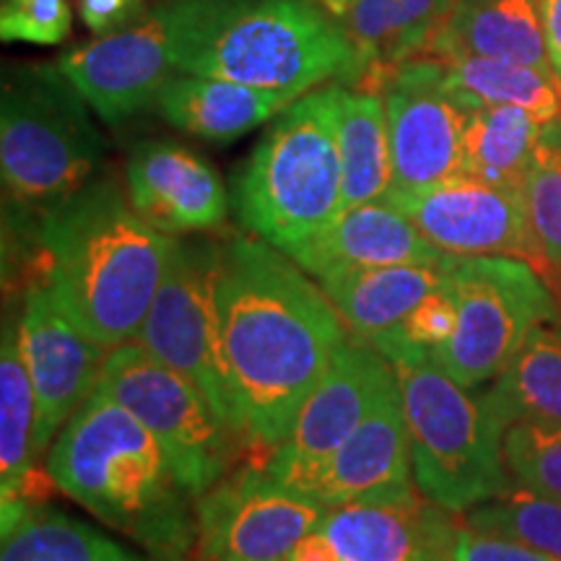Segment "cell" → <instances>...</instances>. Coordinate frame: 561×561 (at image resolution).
Listing matches in <instances>:
<instances>
[{"instance_id":"cell-8","label":"cell","mask_w":561,"mask_h":561,"mask_svg":"<svg viewBox=\"0 0 561 561\" xmlns=\"http://www.w3.org/2000/svg\"><path fill=\"white\" fill-rule=\"evenodd\" d=\"M450 291L458 328L432 356L462 388L502 375L538 325L559 320V299L520 257H458Z\"/></svg>"},{"instance_id":"cell-16","label":"cell","mask_w":561,"mask_h":561,"mask_svg":"<svg viewBox=\"0 0 561 561\" xmlns=\"http://www.w3.org/2000/svg\"><path fill=\"white\" fill-rule=\"evenodd\" d=\"M58 68L104 123L117 125L153 107L161 87L178 73L167 5L161 3L128 30L62 53Z\"/></svg>"},{"instance_id":"cell-19","label":"cell","mask_w":561,"mask_h":561,"mask_svg":"<svg viewBox=\"0 0 561 561\" xmlns=\"http://www.w3.org/2000/svg\"><path fill=\"white\" fill-rule=\"evenodd\" d=\"M299 268L325 276L369 265H450L455 257L434 248L388 198L346 208L331 227L286 252Z\"/></svg>"},{"instance_id":"cell-30","label":"cell","mask_w":561,"mask_h":561,"mask_svg":"<svg viewBox=\"0 0 561 561\" xmlns=\"http://www.w3.org/2000/svg\"><path fill=\"white\" fill-rule=\"evenodd\" d=\"M0 561H157L50 507L26 510L3 536Z\"/></svg>"},{"instance_id":"cell-18","label":"cell","mask_w":561,"mask_h":561,"mask_svg":"<svg viewBox=\"0 0 561 561\" xmlns=\"http://www.w3.org/2000/svg\"><path fill=\"white\" fill-rule=\"evenodd\" d=\"M125 187L136 214L161 234L216 229L229 195L214 167L174 140H140L128 153Z\"/></svg>"},{"instance_id":"cell-1","label":"cell","mask_w":561,"mask_h":561,"mask_svg":"<svg viewBox=\"0 0 561 561\" xmlns=\"http://www.w3.org/2000/svg\"><path fill=\"white\" fill-rule=\"evenodd\" d=\"M305 268L261 237L219 244L221 351L234 430L257 453L289 437L348 328Z\"/></svg>"},{"instance_id":"cell-25","label":"cell","mask_w":561,"mask_h":561,"mask_svg":"<svg viewBox=\"0 0 561 561\" xmlns=\"http://www.w3.org/2000/svg\"><path fill=\"white\" fill-rule=\"evenodd\" d=\"M37 396L21 356L19 320L3 322L0 343V504H39L34 491L42 483L37 455Z\"/></svg>"},{"instance_id":"cell-23","label":"cell","mask_w":561,"mask_h":561,"mask_svg":"<svg viewBox=\"0 0 561 561\" xmlns=\"http://www.w3.org/2000/svg\"><path fill=\"white\" fill-rule=\"evenodd\" d=\"M430 58H491L553 70L541 0H458Z\"/></svg>"},{"instance_id":"cell-2","label":"cell","mask_w":561,"mask_h":561,"mask_svg":"<svg viewBox=\"0 0 561 561\" xmlns=\"http://www.w3.org/2000/svg\"><path fill=\"white\" fill-rule=\"evenodd\" d=\"M39 280L91 339L117 348L144 325L174 237L140 219L117 182L91 180L39 216Z\"/></svg>"},{"instance_id":"cell-41","label":"cell","mask_w":561,"mask_h":561,"mask_svg":"<svg viewBox=\"0 0 561 561\" xmlns=\"http://www.w3.org/2000/svg\"><path fill=\"white\" fill-rule=\"evenodd\" d=\"M322 5H325V9L331 11V13L335 11V0H322Z\"/></svg>"},{"instance_id":"cell-3","label":"cell","mask_w":561,"mask_h":561,"mask_svg":"<svg viewBox=\"0 0 561 561\" xmlns=\"http://www.w3.org/2000/svg\"><path fill=\"white\" fill-rule=\"evenodd\" d=\"M55 486L157 561L195 557V502L159 439L104 390L91 392L55 439Z\"/></svg>"},{"instance_id":"cell-27","label":"cell","mask_w":561,"mask_h":561,"mask_svg":"<svg viewBox=\"0 0 561 561\" xmlns=\"http://www.w3.org/2000/svg\"><path fill=\"white\" fill-rule=\"evenodd\" d=\"M504 432L520 421L561 426V328L538 325L483 398Z\"/></svg>"},{"instance_id":"cell-12","label":"cell","mask_w":561,"mask_h":561,"mask_svg":"<svg viewBox=\"0 0 561 561\" xmlns=\"http://www.w3.org/2000/svg\"><path fill=\"white\" fill-rule=\"evenodd\" d=\"M392 382L396 371L380 351L348 333L301 405L289 437L265 455V471L284 486L307 494L322 466L369 416Z\"/></svg>"},{"instance_id":"cell-9","label":"cell","mask_w":561,"mask_h":561,"mask_svg":"<svg viewBox=\"0 0 561 561\" xmlns=\"http://www.w3.org/2000/svg\"><path fill=\"white\" fill-rule=\"evenodd\" d=\"M96 390L123 403L159 439L193 500L231 471L234 439L240 437L219 419L198 385L159 362L138 341L107 351Z\"/></svg>"},{"instance_id":"cell-32","label":"cell","mask_w":561,"mask_h":561,"mask_svg":"<svg viewBox=\"0 0 561 561\" xmlns=\"http://www.w3.org/2000/svg\"><path fill=\"white\" fill-rule=\"evenodd\" d=\"M523 198L538 252L549 268H561V117L543 123Z\"/></svg>"},{"instance_id":"cell-22","label":"cell","mask_w":561,"mask_h":561,"mask_svg":"<svg viewBox=\"0 0 561 561\" xmlns=\"http://www.w3.org/2000/svg\"><path fill=\"white\" fill-rule=\"evenodd\" d=\"M299 96L210 76L174 73L159 91L153 112L172 128L214 144H229L273 121Z\"/></svg>"},{"instance_id":"cell-15","label":"cell","mask_w":561,"mask_h":561,"mask_svg":"<svg viewBox=\"0 0 561 561\" xmlns=\"http://www.w3.org/2000/svg\"><path fill=\"white\" fill-rule=\"evenodd\" d=\"M21 356L37 396V455L47 450L53 434L79 411L94 392L107 351L70 314L45 280L24 289L19 318Z\"/></svg>"},{"instance_id":"cell-7","label":"cell","mask_w":561,"mask_h":561,"mask_svg":"<svg viewBox=\"0 0 561 561\" xmlns=\"http://www.w3.org/2000/svg\"><path fill=\"white\" fill-rule=\"evenodd\" d=\"M104 138L89 102L58 62L13 66L0 89V174L5 203L45 216L94 180Z\"/></svg>"},{"instance_id":"cell-17","label":"cell","mask_w":561,"mask_h":561,"mask_svg":"<svg viewBox=\"0 0 561 561\" xmlns=\"http://www.w3.org/2000/svg\"><path fill=\"white\" fill-rule=\"evenodd\" d=\"M307 494L328 507L351 502H405L421 494L413 479L411 439L398 380L322 466Z\"/></svg>"},{"instance_id":"cell-20","label":"cell","mask_w":561,"mask_h":561,"mask_svg":"<svg viewBox=\"0 0 561 561\" xmlns=\"http://www.w3.org/2000/svg\"><path fill=\"white\" fill-rule=\"evenodd\" d=\"M458 0H354L341 19L354 50L343 87L377 91L392 70L430 58Z\"/></svg>"},{"instance_id":"cell-28","label":"cell","mask_w":561,"mask_h":561,"mask_svg":"<svg viewBox=\"0 0 561 561\" xmlns=\"http://www.w3.org/2000/svg\"><path fill=\"white\" fill-rule=\"evenodd\" d=\"M447 89L466 112L481 107H523L538 121L561 117V76L557 70L491 58L442 60Z\"/></svg>"},{"instance_id":"cell-13","label":"cell","mask_w":561,"mask_h":561,"mask_svg":"<svg viewBox=\"0 0 561 561\" xmlns=\"http://www.w3.org/2000/svg\"><path fill=\"white\" fill-rule=\"evenodd\" d=\"M434 248L453 257H520L541 273L549 268L533 240L523 191L471 174L450 178L411 193H388Z\"/></svg>"},{"instance_id":"cell-14","label":"cell","mask_w":561,"mask_h":561,"mask_svg":"<svg viewBox=\"0 0 561 561\" xmlns=\"http://www.w3.org/2000/svg\"><path fill=\"white\" fill-rule=\"evenodd\" d=\"M380 94L390 123V193H411L458 174L468 112L447 89L445 62L409 60L392 70Z\"/></svg>"},{"instance_id":"cell-42","label":"cell","mask_w":561,"mask_h":561,"mask_svg":"<svg viewBox=\"0 0 561 561\" xmlns=\"http://www.w3.org/2000/svg\"><path fill=\"white\" fill-rule=\"evenodd\" d=\"M191 561H203V559H198V557H193V559H191Z\"/></svg>"},{"instance_id":"cell-11","label":"cell","mask_w":561,"mask_h":561,"mask_svg":"<svg viewBox=\"0 0 561 561\" xmlns=\"http://www.w3.org/2000/svg\"><path fill=\"white\" fill-rule=\"evenodd\" d=\"M195 557L203 561H286L331 507L278 483L263 462L234 468L193 502Z\"/></svg>"},{"instance_id":"cell-33","label":"cell","mask_w":561,"mask_h":561,"mask_svg":"<svg viewBox=\"0 0 561 561\" xmlns=\"http://www.w3.org/2000/svg\"><path fill=\"white\" fill-rule=\"evenodd\" d=\"M504 462L517 486L561 502V426L520 421L504 430Z\"/></svg>"},{"instance_id":"cell-29","label":"cell","mask_w":561,"mask_h":561,"mask_svg":"<svg viewBox=\"0 0 561 561\" xmlns=\"http://www.w3.org/2000/svg\"><path fill=\"white\" fill-rule=\"evenodd\" d=\"M541 133L543 121L523 107H481L468 112L460 172L523 191Z\"/></svg>"},{"instance_id":"cell-24","label":"cell","mask_w":561,"mask_h":561,"mask_svg":"<svg viewBox=\"0 0 561 561\" xmlns=\"http://www.w3.org/2000/svg\"><path fill=\"white\" fill-rule=\"evenodd\" d=\"M458 261V257H455ZM369 265L320 276L322 291L346 322L348 333L371 341L390 331L421 299L439 289L455 265Z\"/></svg>"},{"instance_id":"cell-5","label":"cell","mask_w":561,"mask_h":561,"mask_svg":"<svg viewBox=\"0 0 561 561\" xmlns=\"http://www.w3.org/2000/svg\"><path fill=\"white\" fill-rule=\"evenodd\" d=\"M396 371L411 439L413 479L426 500L462 515L512 486L502 450L504 432L483 401H473L434 362L396 331L369 341Z\"/></svg>"},{"instance_id":"cell-35","label":"cell","mask_w":561,"mask_h":561,"mask_svg":"<svg viewBox=\"0 0 561 561\" xmlns=\"http://www.w3.org/2000/svg\"><path fill=\"white\" fill-rule=\"evenodd\" d=\"M455 328H458V305H455L450 276H447L439 289H434L430 297L421 299L390 331H396L401 339L413 343V346L434 351L453 339Z\"/></svg>"},{"instance_id":"cell-21","label":"cell","mask_w":561,"mask_h":561,"mask_svg":"<svg viewBox=\"0 0 561 561\" xmlns=\"http://www.w3.org/2000/svg\"><path fill=\"white\" fill-rule=\"evenodd\" d=\"M450 515L424 494L405 502H351L331 507L322 533L343 561H447Z\"/></svg>"},{"instance_id":"cell-6","label":"cell","mask_w":561,"mask_h":561,"mask_svg":"<svg viewBox=\"0 0 561 561\" xmlns=\"http://www.w3.org/2000/svg\"><path fill=\"white\" fill-rule=\"evenodd\" d=\"M242 227L289 252L343 214L335 87L278 112L234 180Z\"/></svg>"},{"instance_id":"cell-26","label":"cell","mask_w":561,"mask_h":561,"mask_svg":"<svg viewBox=\"0 0 561 561\" xmlns=\"http://www.w3.org/2000/svg\"><path fill=\"white\" fill-rule=\"evenodd\" d=\"M335 128L343 167V210L392 191V146L382 94L335 87Z\"/></svg>"},{"instance_id":"cell-37","label":"cell","mask_w":561,"mask_h":561,"mask_svg":"<svg viewBox=\"0 0 561 561\" xmlns=\"http://www.w3.org/2000/svg\"><path fill=\"white\" fill-rule=\"evenodd\" d=\"M79 16L94 37H107L144 16V0H76Z\"/></svg>"},{"instance_id":"cell-39","label":"cell","mask_w":561,"mask_h":561,"mask_svg":"<svg viewBox=\"0 0 561 561\" xmlns=\"http://www.w3.org/2000/svg\"><path fill=\"white\" fill-rule=\"evenodd\" d=\"M541 19L551 66L561 76V0H541Z\"/></svg>"},{"instance_id":"cell-40","label":"cell","mask_w":561,"mask_h":561,"mask_svg":"<svg viewBox=\"0 0 561 561\" xmlns=\"http://www.w3.org/2000/svg\"><path fill=\"white\" fill-rule=\"evenodd\" d=\"M351 3H354V0H335V11H333V16H339V19L346 16V11L351 9Z\"/></svg>"},{"instance_id":"cell-10","label":"cell","mask_w":561,"mask_h":561,"mask_svg":"<svg viewBox=\"0 0 561 561\" xmlns=\"http://www.w3.org/2000/svg\"><path fill=\"white\" fill-rule=\"evenodd\" d=\"M216 280L219 248L174 240L164 278L136 341L167 367L198 385L219 419L237 434L224 367Z\"/></svg>"},{"instance_id":"cell-38","label":"cell","mask_w":561,"mask_h":561,"mask_svg":"<svg viewBox=\"0 0 561 561\" xmlns=\"http://www.w3.org/2000/svg\"><path fill=\"white\" fill-rule=\"evenodd\" d=\"M286 561H343V557L333 546L331 538H328L320 528V530L307 533V536L294 546V551L289 553V559Z\"/></svg>"},{"instance_id":"cell-34","label":"cell","mask_w":561,"mask_h":561,"mask_svg":"<svg viewBox=\"0 0 561 561\" xmlns=\"http://www.w3.org/2000/svg\"><path fill=\"white\" fill-rule=\"evenodd\" d=\"M68 0H0V37L26 45H60L70 34Z\"/></svg>"},{"instance_id":"cell-36","label":"cell","mask_w":561,"mask_h":561,"mask_svg":"<svg viewBox=\"0 0 561 561\" xmlns=\"http://www.w3.org/2000/svg\"><path fill=\"white\" fill-rule=\"evenodd\" d=\"M447 561H561L549 553L530 549L507 538L489 536L468 528L462 520H450L445 533Z\"/></svg>"},{"instance_id":"cell-31","label":"cell","mask_w":561,"mask_h":561,"mask_svg":"<svg viewBox=\"0 0 561 561\" xmlns=\"http://www.w3.org/2000/svg\"><path fill=\"white\" fill-rule=\"evenodd\" d=\"M468 528L507 538L561 559V502L523 486H510L502 496L462 512Z\"/></svg>"},{"instance_id":"cell-4","label":"cell","mask_w":561,"mask_h":561,"mask_svg":"<svg viewBox=\"0 0 561 561\" xmlns=\"http://www.w3.org/2000/svg\"><path fill=\"white\" fill-rule=\"evenodd\" d=\"M178 73L257 89H307L348 76L354 50L341 19L314 0H170Z\"/></svg>"}]
</instances>
